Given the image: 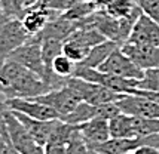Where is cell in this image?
<instances>
[{
    "mask_svg": "<svg viewBox=\"0 0 159 154\" xmlns=\"http://www.w3.org/2000/svg\"><path fill=\"white\" fill-rule=\"evenodd\" d=\"M7 59L15 61L24 68L36 73L40 77L45 83L52 91V84H51V79L46 68H45V62H43V55H42V42L37 36H31V39L27 43H24L18 49H15L11 55L7 56Z\"/></svg>",
    "mask_w": 159,
    "mask_h": 154,
    "instance_id": "obj_1",
    "label": "cell"
},
{
    "mask_svg": "<svg viewBox=\"0 0 159 154\" xmlns=\"http://www.w3.org/2000/svg\"><path fill=\"white\" fill-rule=\"evenodd\" d=\"M49 91H51V88L48 86V83H45L36 73L24 68L18 74V77L11 83L9 89L5 93V99H34Z\"/></svg>",
    "mask_w": 159,
    "mask_h": 154,
    "instance_id": "obj_2",
    "label": "cell"
},
{
    "mask_svg": "<svg viewBox=\"0 0 159 154\" xmlns=\"http://www.w3.org/2000/svg\"><path fill=\"white\" fill-rule=\"evenodd\" d=\"M5 105V104H3ZM3 117H5V123H6V129L9 133V138L14 148L20 154H45V147L39 145L27 132V129L20 120L16 119L14 113L7 110L5 107L3 111Z\"/></svg>",
    "mask_w": 159,
    "mask_h": 154,
    "instance_id": "obj_3",
    "label": "cell"
},
{
    "mask_svg": "<svg viewBox=\"0 0 159 154\" xmlns=\"http://www.w3.org/2000/svg\"><path fill=\"white\" fill-rule=\"evenodd\" d=\"M67 86H70L73 91L80 96L83 102H88L92 105H101L109 104V102H118L126 93H118L113 92L107 88H104L101 84L91 83L77 77H70L67 79Z\"/></svg>",
    "mask_w": 159,
    "mask_h": 154,
    "instance_id": "obj_4",
    "label": "cell"
},
{
    "mask_svg": "<svg viewBox=\"0 0 159 154\" xmlns=\"http://www.w3.org/2000/svg\"><path fill=\"white\" fill-rule=\"evenodd\" d=\"M30 39L31 36L25 31L21 19L6 18L3 22H0V65L15 49L27 43Z\"/></svg>",
    "mask_w": 159,
    "mask_h": 154,
    "instance_id": "obj_5",
    "label": "cell"
},
{
    "mask_svg": "<svg viewBox=\"0 0 159 154\" xmlns=\"http://www.w3.org/2000/svg\"><path fill=\"white\" fill-rule=\"evenodd\" d=\"M34 101L54 108L58 113L60 119L70 114L80 102H83L76 92L73 91L70 86H67V83L61 86V88H58V89L49 91L46 93L40 95V96H37V98H34Z\"/></svg>",
    "mask_w": 159,
    "mask_h": 154,
    "instance_id": "obj_6",
    "label": "cell"
},
{
    "mask_svg": "<svg viewBox=\"0 0 159 154\" xmlns=\"http://www.w3.org/2000/svg\"><path fill=\"white\" fill-rule=\"evenodd\" d=\"M98 70L103 73L113 74V76L122 77V79H131V80H141L144 77V71L129 56L125 55L120 46H118L111 52V55L106 59V62Z\"/></svg>",
    "mask_w": 159,
    "mask_h": 154,
    "instance_id": "obj_7",
    "label": "cell"
},
{
    "mask_svg": "<svg viewBox=\"0 0 159 154\" xmlns=\"http://www.w3.org/2000/svg\"><path fill=\"white\" fill-rule=\"evenodd\" d=\"M116 105L120 113L134 116V117H144V119H159V104L152 99L128 93L119 99Z\"/></svg>",
    "mask_w": 159,
    "mask_h": 154,
    "instance_id": "obj_8",
    "label": "cell"
},
{
    "mask_svg": "<svg viewBox=\"0 0 159 154\" xmlns=\"http://www.w3.org/2000/svg\"><path fill=\"white\" fill-rule=\"evenodd\" d=\"M128 45L143 46V48H158L159 46V24L147 15L141 14L132 28Z\"/></svg>",
    "mask_w": 159,
    "mask_h": 154,
    "instance_id": "obj_9",
    "label": "cell"
},
{
    "mask_svg": "<svg viewBox=\"0 0 159 154\" xmlns=\"http://www.w3.org/2000/svg\"><path fill=\"white\" fill-rule=\"evenodd\" d=\"M3 104L11 111L22 113L31 119L37 120H57L60 119L58 113L48 105L40 104L34 99H24V98H12L3 99Z\"/></svg>",
    "mask_w": 159,
    "mask_h": 154,
    "instance_id": "obj_10",
    "label": "cell"
},
{
    "mask_svg": "<svg viewBox=\"0 0 159 154\" xmlns=\"http://www.w3.org/2000/svg\"><path fill=\"white\" fill-rule=\"evenodd\" d=\"M61 14H58L55 11H51V9H45L40 6H33L28 7L25 15L22 16V25L25 28L30 36H37L40 34L42 31L45 30V27L48 25V22H51L52 19L58 18Z\"/></svg>",
    "mask_w": 159,
    "mask_h": 154,
    "instance_id": "obj_11",
    "label": "cell"
},
{
    "mask_svg": "<svg viewBox=\"0 0 159 154\" xmlns=\"http://www.w3.org/2000/svg\"><path fill=\"white\" fill-rule=\"evenodd\" d=\"M80 126V135L82 139L85 141L86 147L92 150L100 144H103L106 141H109L110 136V127H109V120L106 119H92Z\"/></svg>",
    "mask_w": 159,
    "mask_h": 154,
    "instance_id": "obj_12",
    "label": "cell"
},
{
    "mask_svg": "<svg viewBox=\"0 0 159 154\" xmlns=\"http://www.w3.org/2000/svg\"><path fill=\"white\" fill-rule=\"evenodd\" d=\"M12 113L16 116V119L24 125V127L27 129V132L30 133V136L39 145L45 147L58 119L57 120H37V119H31V117H28V116L22 114V113H18V111H12Z\"/></svg>",
    "mask_w": 159,
    "mask_h": 154,
    "instance_id": "obj_13",
    "label": "cell"
},
{
    "mask_svg": "<svg viewBox=\"0 0 159 154\" xmlns=\"http://www.w3.org/2000/svg\"><path fill=\"white\" fill-rule=\"evenodd\" d=\"M125 55H128L143 71L150 68H159V46L158 48H143L125 43L120 46Z\"/></svg>",
    "mask_w": 159,
    "mask_h": 154,
    "instance_id": "obj_14",
    "label": "cell"
},
{
    "mask_svg": "<svg viewBox=\"0 0 159 154\" xmlns=\"http://www.w3.org/2000/svg\"><path fill=\"white\" fill-rule=\"evenodd\" d=\"M119 45L116 42H111V40H106V42L100 43L97 46H94L89 50V53L86 55V58L83 59L82 62L76 64L79 67H86V68H100L106 59L111 55V52L118 48Z\"/></svg>",
    "mask_w": 159,
    "mask_h": 154,
    "instance_id": "obj_15",
    "label": "cell"
},
{
    "mask_svg": "<svg viewBox=\"0 0 159 154\" xmlns=\"http://www.w3.org/2000/svg\"><path fill=\"white\" fill-rule=\"evenodd\" d=\"M67 40H73V42L79 43V45H82V46L88 48V49H92L94 46H97L100 43L106 42L107 39H106L98 30H95V28L79 27Z\"/></svg>",
    "mask_w": 159,
    "mask_h": 154,
    "instance_id": "obj_16",
    "label": "cell"
},
{
    "mask_svg": "<svg viewBox=\"0 0 159 154\" xmlns=\"http://www.w3.org/2000/svg\"><path fill=\"white\" fill-rule=\"evenodd\" d=\"M97 105L88 104V102H80L73 111L61 117L60 120L69 123V125H83L92 119H97Z\"/></svg>",
    "mask_w": 159,
    "mask_h": 154,
    "instance_id": "obj_17",
    "label": "cell"
},
{
    "mask_svg": "<svg viewBox=\"0 0 159 154\" xmlns=\"http://www.w3.org/2000/svg\"><path fill=\"white\" fill-rule=\"evenodd\" d=\"M98 7L95 5V2H89V0H80L77 2L75 6H71L69 11L62 12L60 16L67 19V21L73 22H80L82 19H85L86 16H89L91 14H94Z\"/></svg>",
    "mask_w": 159,
    "mask_h": 154,
    "instance_id": "obj_18",
    "label": "cell"
},
{
    "mask_svg": "<svg viewBox=\"0 0 159 154\" xmlns=\"http://www.w3.org/2000/svg\"><path fill=\"white\" fill-rule=\"evenodd\" d=\"M111 138H132L131 125H129V116L120 113L116 117L109 120Z\"/></svg>",
    "mask_w": 159,
    "mask_h": 154,
    "instance_id": "obj_19",
    "label": "cell"
},
{
    "mask_svg": "<svg viewBox=\"0 0 159 154\" xmlns=\"http://www.w3.org/2000/svg\"><path fill=\"white\" fill-rule=\"evenodd\" d=\"M0 11L9 19H22L27 12L25 0H0Z\"/></svg>",
    "mask_w": 159,
    "mask_h": 154,
    "instance_id": "obj_20",
    "label": "cell"
},
{
    "mask_svg": "<svg viewBox=\"0 0 159 154\" xmlns=\"http://www.w3.org/2000/svg\"><path fill=\"white\" fill-rule=\"evenodd\" d=\"M135 9H137L135 0H116V2L111 3L110 6L106 7L104 11L113 18L120 19V18H125V16L131 15Z\"/></svg>",
    "mask_w": 159,
    "mask_h": 154,
    "instance_id": "obj_21",
    "label": "cell"
},
{
    "mask_svg": "<svg viewBox=\"0 0 159 154\" xmlns=\"http://www.w3.org/2000/svg\"><path fill=\"white\" fill-rule=\"evenodd\" d=\"M75 70H76V64L73 62L70 58H67L64 53L58 55L54 59V62H52V73L55 76L61 77V79H70V77H73Z\"/></svg>",
    "mask_w": 159,
    "mask_h": 154,
    "instance_id": "obj_22",
    "label": "cell"
},
{
    "mask_svg": "<svg viewBox=\"0 0 159 154\" xmlns=\"http://www.w3.org/2000/svg\"><path fill=\"white\" fill-rule=\"evenodd\" d=\"M89 50L91 49L85 48V46H82V45H79L76 42H73V40H66L64 46H62V53L67 58H70L75 64L82 62L83 59L86 58V55L89 53Z\"/></svg>",
    "mask_w": 159,
    "mask_h": 154,
    "instance_id": "obj_23",
    "label": "cell"
},
{
    "mask_svg": "<svg viewBox=\"0 0 159 154\" xmlns=\"http://www.w3.org/2000/svg\"><path fill=\"white\" fill-rule=\"evenodd\" d=\"M141 91H150L159 93V68H150L144 71V77L139 82V88Z\"/></svg>",
    "mask_w": 159,
    "mask_h": 154,
    "instance_id": "obj_24",
    "label": "cell"
},
{
    "mask_svg": "<svg viewBox=\"0 0 159 154\" xmlns=\"http://www.w3.org/2000/svg\"><path fill=\"white\" fill-rule=\"evenodd\" d=\"M77 2H80V0H40L36 6L51 9V11H55L58 14H62V12L69 11L71 6H75Z\"/></svg>",
    "mask_w": 159,
    "mask_h": 154,
    "instance_id": "obj_25",
    "label": "cell"
},
{
    "mask_svg": "<svg viewBox=\"0 0 159 154\" xmlns=\"http://www.w3.org/2000/svg\"><path fill=\"white\" fill-rule=\"evenodd\" d=\"M141 12L159 24V0H135Z\"/></svg>",
    "mask_w": 159,
    "mask_h": 154,
    "instance_id": "obj_26",
    "label": "cell"
},
{
    "mask_svg": "<svg viewBox=\"0 0 159 154\" xmlns=\"http://www.w3.org/2000/svg\"><path fill=\"white\" fill-rule=\"evenodd\" d=\"M88 151L89 148L86 147L85 141L82 139V135H77L67 145V154H88Z\"/></svg>",
    "mask_w": 159,
    "mask_h": 154,
    "instance_id": "obj_27",
    "label": "cell"
},
{
    "mask_svg": "<svg viewBox=\"0 0 159 154\" xmlns=\"http://www.w3.org/2000/svg\"><path fill=\"white\" fill-rule=\"evenodd\" d=\"M45 154H67V145L48 142L45 145Z\"/></svg>",
    "mask_w": 159,
    "mask_h": 154,
    "instance_id": "obj_28",
    "label": "cell"
},
{
    "mask_svg": "<svg viewBox=\"0 0 159 154\" xmlns=\"http://www.w3.org/2000/svg\"><path fill=\"white\" fill-rule=\"evenodd\" d=\"M131 93H134V95H140V96H146V98L152 99V101H155V102H158L159 104V93L158 92L141 91V89H132Z\"/></svg>",
    "mask_w": 159,
    "mask_h": 154,
    "instance_id": "obj_29",
    "label": "cell"
},
{
    "mask_svg": "<svg viewBox=\"0 0 159 154\" xmlns=\"http://www.w3.org/2000/svg\"><path fill=\"white\" fill-rule=\"evenodd\" d=\"M131 154H159V148L150 147V145H143V147H139L137 150H134Z\"/></svg>",
    "mask_w": 159,
    "mask_h": 154,
    "instance_id": "obj_30",
    "label": "cell"
},
{
    "mask_svg": "<svg viewBox=\"0 0 159 154\" xmlns=\"http://www.w3.org/2000/svg\"><path fill=\"white\" fill-rule=\"evenodd\" d=\"M113 2H116V0H97L95 5H97L98 9H106L107 6H110Z\"/></svg>",
    "mask_w": 159,
    "mask_h": 154,
    "instance_id": "obj_31",
    "label": "cell"
},
{
    "mask_svg": "<svg viewBox=\"0 0 159 154\" xmlns=\"http://www.w3.org/2000/svg\"><path fill=\"white\" fill-rule=\"evenodd\" d=\"M39 2H40V0H25V6H27V9L28 7H33V6H36Z\"/></svg>",
    "mask_w": 159,
    "mask_h": 154,
    "instance_id": "obj_32",
    "label": "cell"
},
{
    "mask_svg": "<svg viewBox=\"0 0 159 154\" xmlns=\"http://www.w3.org/2000/svg\"><path fill=\"white\" fill-rule=\"evenodd\" d=\"M3 110H5V105H3V101H0V119H3Z\"/></svg>",
    "mask_w": 159,
    "mask_h": 154,
    "instance_id": "obj_33",
    "label": "cell"
},
{
    "mask_svg": "<svg viewBox=\"0 0 159 154\" xmlns=\"http://www.w3.org/2000/svg\"><path fill=\"white\" fill-rule=\"evenodd\" d=\"M88 154H100V153H97V151H94V150H89V151H88Z\"/></svg>",
    "mask_w": 159,
    "mask_h": 154,
    "instance_id": "obj_34",
    "label": "cell"
},
{
    "mask_svg": "<svg viewBox=\"0 0 159 154\" xmlns=\"http://www.w3.org/2000/svg\"><path fill=\"white\" fill-rule=\"evenodd\" d=\"M89 2H97V0H89Z\"/></svg>",
    "mask_w": 159,
    "mask_h": 154,
    "instance_id": "obj_35",
    "label": "cell"
},
{
    "mask_svg": "<svg viewBox=\"0 0 159 154\" xmlns=\"http://www.w3.org/2000/svg\"><path fill=\"white\" fill-rule=\"evenodd\" d=\"M122 154H131V153H122Z\"/></svg>",
    "mask_w": 159,
    "mask_h": 154,
    "instance_id": "obj_36",
    "label": "cell"
}]
</instances>
